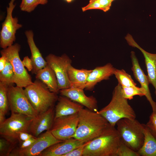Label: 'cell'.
Instances as JSON below:
<instances>
[{
    "label": "cell",
    "mask_w": 156,
    "mask_h": 156,
    "mask_svg": "<svg viewBox=\"0 0 156 156\" xmlns=\"http://www.w3.org/2000/svg\"><path fill=\"white\" fill-rule=\"evenodd\" d=\"M79 122L73 138L86 142L100 136L109 124L97 112L86 108H82L78 112Z\"/></svg>",
    "instance_id": "cell-1"
},
{
    "label": "cell",
    "mask_w": 156,
    "mask_h": 156,
    "mask_svg": "<svg viewBox=\"0 0 156 156\" xmlns=\"http://www.w3.org/2000/svg\"><path fill=\"white\" fill-rule=\"evenodd\" d=\"M120 141L116 128L109 124L101 135L88 142L83 156H116Z\"/></svg>",
    "instance_id": "cell-2"
},
{
    "label": "cell",
    "mask_w": 156,
    "mask_h": 156,
    "mask_svg": "<svg viewBox=\"0 0 156 156\" xmlns=\"http://www.w3.org/2000/svg\"><path fill=\"white\" fill-rule=\"evenodd\" d=\"M98 112L110 125L114 127L117 122L121 119H134L136 118L135 112L129 104L128 100L123 96L121 86L119 83L113 91L110 102Z\"/></svg>",
    "instance_id": "cell-3"
},
{
    "label": "cell",
    "mask_w": 156,
    "mask_h": 156,
    "mask_svg": "<svg viewBox=\"0 0 156 156\" xmlns=\"http://www.w3.org/2000/svg\"><path fill=\"white\" fill-rule=\"evenodd\" d=\"M24 91L29 102L38 114L53 107L58 97L39 80H35L25 88Z\"/></svg>",
    "instance_id": "cell-4"
},
{
    "label": "cell",
    "mask_w": 156,
    "mask_h": 156,
    "mask_svg": "<svg viewBox=\"0 0 156 156\" xmlns=\"http://www.w3.org/2000/svg\"><path fill=\"white\" fill-rule=\"evenodd\" d=\"M116 125L120 141L138 152L144 142V124L141 123L136 119L123 118L118 121Z\"/></svg>",
    "instance_id": "cell-5"
},
{
    "label": "cell",
    "mask_w": 156,
    "mask_h": 156,
    "mask_svg": "<svg viewBox=\"0 0 156 156\" xmlns=\"http://www.w3.org/2000/svg\"><path fill=\"white\" fill-rule=\"evenodd\" d=\"M33 118L24 114L12 113L11 116L0 123V134L2 137L17 142L21 132L29 133Z\"/></svg>",
    "instance_id": "cell-6"
},
{
    "label": "cell",
    "mask_w": 156,
    "mask_h": 156,
    "mask_svg": "<svg viewBox=\"0 0 156 156\" xmlns=\"http://www.w3.org/2000/svg\"><path fill=\"white\" fill-rule=\"evenodd\" d=\"M20 45L15 43L0 51L13 67L15 75V83L17 86L25 88L33 83L31 77L24 66L19 55Z\"/></svg>",
    "instance_id": "cell-7"
},
{
    "label": "cell",
    "mask_w": 156,
    "mask_h": 156,
    "mask_svg": "<svg viewBox=\"0 0 156 156\" xmlns=\"http://www.w3.org/2000/svg\"><path fill=\"white\" fill-rule=\"evenodd\" d=\"M8 95L12 113L23 114L32 118L38 114L29 102L23 88L10 85Z\"/></svg>",
    "instance_id": "cell-8"
},
{
    "label": "cell",
    "mask_w": 156,
    "mask_h": 156,
    "mask_svg": "<svg viewBox=\"0 0 156 156\" xmlns=\"http://www.w3.org/2000/svg\"><path fill=\"white\" fill-rule=\"evenodd\" d=\"M15 0H10L9 6L7 7V15L2 24L0 33V45L3 49H5L12 45L16 40L15 34L17 30L22 27L18 23L17 17H13L12 14L16 4Z\"/></svg>",
    "instance_id": "cell-9"
},
{
    "label": "cell",
    "mask_w": 156,
    "mask_h": 156,
    "mask_svg": "<svg viewBox=\"0 0 156 156\" xmlns=\"http://www.w3.org/2000/svg\"><path fill=\"white\" fill-rule=\"evenodd\" d=\"M78 122V113L54 118L50 131L57 139L64 141L73 138Z\"/></svg>",
    "instance_id": "cell-10"
},
{
    "label": "cell",
    "mask_w": 156,
    "mask_h": 156,
    "mask_svg": "<svg viewBox=\"0 0 156 156\" xmlns=\"http://www.w3.org/2000/svg\"><path fill=\"white\" fill-rule=\"evenodd\" d=\"M45 59L55 74L59 90L70 88L67 71L68 66L71 64V59L65 54L58 56L50 54Z\"/></svg>",
    "instance_id": "cell-11"
},
{
    "label": "cell",
    "mask_w": 156,
    "mask_h": 156,
    "mask_svg": "<svg viewBox=\"0 0 156 156\" xmlns=\"http://www.w3.org/2000/svg\"><path fill=\"white\" fill-rule=\"evenodd\" d=\"M62 141L57 139L50 130L45 131L38 137L30 146L25 149L14 148L9 156H39L44 150L50 146Z\"/></svg>",
    "instance_id": "cell-12"
},
{
    "label": "cell",
    "mask_w": 156,
    "mask_h": 156,
    "mask_svg": "<svg viewBox=\"0 0 156 156\" xmlns=\"http://www.w3.org/2000/svg\"><path fill=\"white\" fill-rule=\"evenodd\" d=\"M53 107L38 114L33 118L30 126L29 133L38 137L44 131L50 130L55 118Z\"/></svg>",
    "instance_id": "cell-13"
},
{
    "label": "cell",
    "mask_w": 156,
    "mask_h": 156,
    "mask_svg": "<svg viewBox=\"0 0 156 156\" xmlns=\"http://www.w3.org/2000/svg\"><path fill=\"white\" fill-rule=\"evenodd\" d=\"M60 94L66 96L91 111H98L97 101L92 96H87L83 89L77 88L70 87L59 90Z\"/></svg>",
    "instance_id": "cell-14"
},
{
    "label": "cell",
    "mask_w": 156,
    "mask_h": 156,
    "mask_svg": "<svg viewBox=\"0 0 156 156\" xmlns=\"http://www.w3.org/2000/svg\"><path fill=\"white\" fill-rule=\"evenodd\" d=\"M125 39L130 46L137 48L143 54L145 59L149 82L155 89V92L156 96V53H150L144 50L138 45L132 36L129 34L125 37Z\"/></svg>",
    "instance_id": "cell-15"
},
{
    "label": "cell",
    "mask_w": 156,
    "mask_h": 156,
    "mask_svg": "<svg viewBox=\"0 0 156 156\" xmlns=\"http://www.w3.org/2000/svg\"><path fill=\"white\" fill-rule=\"evenodd\" d=\"M131 57L132 64L131 69L135 78L140 83L141 87L145 90L146 92L145 96L151 106L152 112L156 113V102L154 101L151 97L149 88L150 83L148 76L144 74L141 68L134 51L131 52Z\"/></svg>",
    "instance_id": "cell-16"
},
{
    "label": "cell",
    "mask_w": 156,
    "mask_h": 156,
    "mask_svg": "<svg viewBox=\"0 0 156 156\" xmlns=\"http://www.w3.org/2000/svg\"><path fill=\"white\" fill-rule=\"evenodd\" d=\"M85 142L73 138L50 146L44 150L39 156H63Z\"/></svg>",
    "instance_id": "cell-17"
},
{
    "label": "cell",
    "mask_w": 156,
    "mask_h": 156,
    "mask_svg": "<svg viewBox=\"0 0 156 156\" xmlns=\"http://www.w3.org/2000/svg\"><path fill=\"white\" fill-rule=\"evenodd\" d=\"M116 69L110 63L103 66L96 67L92 70L89 74L84 89L92 90L98 83L103 80L108 79L110 76L114 75Z\"/></svg>",
    "instance_id": "cell-18"
},
{
    "label": "cell",
    "mask_w": 156,
    "mask_h": 156,
    "mask_svg": "<svg viewBox=\"0 0 156 156\" xmlns=\"http://www.w3.org/2000/svg\"><path fill=\"white\" fill-rule=\"evenodd\" d=\"M25 34L31 53L30 58L33 66L31 72L33 74H36L38 70L44 67L47 64L35 44L33 31L31 30H27L25 31Z\"/></svg>",
    "instance_id": "cell-19"
},
{
    "label": "cell",
    "mask_w": 156,
    "mask_h": 156,
    "mask_svg": "<svg viewBox=\"0 0 156 156\" xmlns=\"http://www.w3.org/2000/svg\"><path fill=\"white\" fill-rule=\"evenodd\" d=\"M58 97L55 108V118L78 113L83 108L82 105L64 96Z\"/></svg>",
    "instance_id": "cell-20"
},
{
    "label": "cell",
    "mask_w": 156,
    "mask_h": 156,
    "mask_svg": "<svg viewBox=\"0 0 156 156\" xmlns=\"http://www.w3.org/2000/svg\"><path fill=\"white\" fill-rule=\"evenodd\" d=\"M92 70L85 69H77L71 64L68 67V75L70 87L84 89L88 76Z\"/></svg>",
    "instance_id": "cell-21"
},
{
    "label": "cell",
    "mask_w": 156,
    "mask_h": 156,
    "mask_svg": "<svg viewBox=\"0 0 156 156\" xmlns=\"http://www.w3.org/2000/svg\"><path fill=\"white\" fill-rule=\"evenodd\" d=\"M36 75V78L44 84L50 91L57 93L59 91L55 74L48 64L38 70Z\"/></svg>",
    "instance_id": "cell-22"
},
{
    "label": "cell",
    "mask_w": 156,
    "mask_h": 156,
    "mask_svg": "<svg viewBox=\"0 0 156 156\" xmlns=\"http://www.w3.org/2000/svg\"><path fill=\"white\" fill-rule=\"evenodd\" d=\"M144 132V142L138 152L140 156H156V138L151 134L145 124Z\"/></svg>",
    "instance_id": "cell-23"
},
{
    "label": "cell",
    "mask_w": 156,
    "mask_h": 156,
    "mask_svg": "<svg viewBox=\"0 0 156 156\" xmlns=\"http://www.w3.org/2000/svg\"><path fill=\"white\" fill-rule=\"evenodd\" d=\"M9 86L0 82V123L5 119V116L9 108L8 95Z\"/></svg>",
    "instance_id": "cell-24"
},
{
    "label": "cell",
    "mask_w": 156,
    "mask_h": 156,
    "mask_svg": "<svg viewBox=\"0 0 156 156\" xmlns=\"http://www.w3.org/2000/svg\"><path fill=\"white\" fill-rule=\"evenodd\" d=\"M15 75L13 67L10 62L7 59L4 68L0 72V82L10 85L15 83Z\"/></svg>",
    "instance_id": "cell-25"
},
{
    "label": "cell",
    "mask_w": 156,
    "mask_h": 156,
    "mask_svg": "<svg viewBox=\"0 0 156 156\" xmlns=\"http://www.w3.org/2000/svg\"><path fill=\"white\" fill-rule=\"evenodd\" d=\"M114 75L117 79L118 83L121 86L130 87L137 85L131 76L123 69L119 70L116 69Z\"/></svg>",
    "instance_id": "cell-26"
},
{
    "label": "cell",
    "mask_w": 156,
    "mask_h": 156,
    "mask_svg": "<svg viewBox=\"0 0 156 156\" xmlns=\"http://www.w3.org/2000/svg\"><path fill=\"white\" fill-rule=\"evenodd\" d=\"M112 1L110 0H90L88 4L82 8L84 12L91 9H100L106 12L109 10Z\"/></svg>",
    "instance_id": "cell-27"
},
{
    "label": "cell",
    "mask_w": 156,
    "mask_h": 156,
    "mask_svg": "<svg viewBox=\"0 0 156 156\" xmlns=\"http://www.w3.org/2000/svg\"><path fill=\"white\" fill-rule=\"evenodd\" d=\"M121 91L124 97L129 100L133 99L135 95L142 97L145 96L146 94V92L143 88L136 86L130 87L121 86Z\"/></svg>",
    "instance_id": "cell-28"
},
{
    "label": "cell",
    "mask_w": 156,
    "mask_h": 156,
    "mask_svg": "<svg viewBox=\"0 0 156 156\" xmlns=\"http://www.w3.org/2000/svg\"><path fill=\"white\" fill-rule=\"evenodd\" d=\"M48 0H22L20 8L22 11L30 13L39 5H45Z\"/></svg>",
    "instance_id": "cell-29"
},
{
    "label": "cell",
    "mask_w": 156,
    "mask_h": 156,
    "mask_svg": "<svg viewBox=\"0 0 156 156\" xmlns=\"http://www.w3.org/2000/svg\"><path fill=\"white\" fill-rule=\"evenodd\" d=\"M16 142L3 137L0 138V156H9L11 152L15 148Z\"/></svg>",
    "instance_id": "cell-30"
},
{
    "label": "cell",
    "mask_w": 156,
    "mask_h": 156,
    "mask_svg": "<svg viewBox=\"0 0 156 156\" xmlns=\"http://www.w3.org/2000/svg\"><path fill=\"white\" fill-rule=\"evenodd\" d=\"M116 156H140V155L138 152L133 151L120 141Z\"/></svg>",
    "instance_id": "cell-31"
},
{
    "label": "cell",
    "mask_w": 156,
    "mask_h": 156,
    "mask_svg": "<svg viewBox=\"0 0 156 156\" xmlns=\"http://www.w3.org/2000/svg\"><path fill=\"white\" fill-rule=\"evenodd\" d=\"M145 125L151 134L156 138V113H152Z\"/></svg>",
    "instance_id": "cell-32"
},
{
    "label": "cell",
    "mask_w": 156,
    "mask_h": 156,
    "mask_svg": "<svg viewBox=\"0 0 156 156\" xmlns=\"http://www.w3.org/2000/svg\"><path fill=\"white\" fill-rule=\"evenodd\" d=\"M88 142H85L81 146L64 154L63 156H83L85 147Z\"/></svg>",
    "instance_id": "cell-33"
},
{
    "label": "cell",
    "mask_w": 156,
    "mask_h": 156,
    "mask_svg": "<svg viewBox=\"0 0 156 156\" xmlns=\"http://www.w3.org/2000/svg\"><path fill=\"white\" fill-rule=\"evenodd\" d=\"M37 137H33L22 142L20 147L17 148L23 149L27 148L32 145L36 140Z\"/></svg>",
    "instance_id": "cell-34"
},
{
    "label": "cell",
    "mask_w": 156,
    "mask_h": 156,
    "mask_svg": "<svg viewBox=\"0 0 156 156\" xmlns=\"http://www.w3.org/2000/svg\"><path fill=\"white\" fill-rule=\"evenodd\" d=\"M24 66L26 67L29 71H31L33 68L32 62L31 58L28 56L25 57L22 61Z\"/></svg>",
    "instance_id": "cell-35"
},
{
    "label": "cell",
    "mask_w": 156,
    "mask_h": 156,
    "mask_svg": "<svg viewBox=\"0 0 156 156\" xmlns=\"http://www.w3.org/2000/svg\"><path fill=\"white\" fill-rule=\"evenodd\" d=\"M33 137L34 136L29 133L21 132L19 134L18 140L23 142Z\"/></svg>",
    "instance_id": "cell-36"
},
{
    "label": "cell",
    "mask_w": 156,
    "mask_h": 156,
    "mask_svg": "<svg viewBox=\"0 0 156 156\" xmlns=\"http://www.w3.org/2000/svg\"><path fill=\"white\" fill-rule=\"evenodd\" d=\"M0 58V72L4 68L7 62V58L3 55H1Z\"/></svg>",
    "instance_id": "cell-37"
},
{
    "label": "cell",
    "mask_w": 156,
    "mask_h": 156,
    "mask_svg": "<svg viewBox=\"0 0 156 156\" xmlns=\"http://www.w3.org/2000/svg\"><path fill=\"white\" fill-rule=\"evenodd\" d=\"M67 3H70L73 0H64Z\"/></svg>",
    "instance_id": "cell-38"
},
{
    "label": "cell",
    "mask_w": 156,
    "mask_h": 156,
    "mask_svg": "<svg viewBox=\"0 0 156 156\" xmlns=\"http://www.w3.org/2000/svg\"><path fill=\"white\" fill-rule=\"evenodd\" d=\"M111 0V1H113L114 0Z\"/></svg>",
    "instance_id": "cell-39"
}]
</instances>
